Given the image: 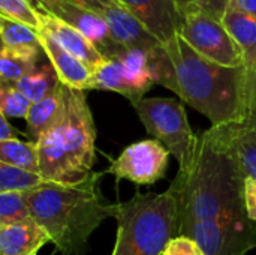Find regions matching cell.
<instances>
[{"mask_svg": "<svg viewBox=\"0 0 256 255\" xmlns=\"http://www.w3.org/2000/svg\"><path fill=\"white\" fill-rule=\"evenodd\" d=\"M39 20H40L39 32H45L46 35H50L62 48H64L69 54H72L78 60H81L84 65H87L92 69V72L106 60V57L82 33H80L72 26L40 12H39Z\"/></svg>", "mask_w": 256, "mask_h": 255, "instance_id": "obj_12", "label": "cell"}, {"mask_svg": "<svg viewBox=\"0 0 256 255\" xmlns=\"http://www.w3.org/2000/svg\"><path fill=\"white\" fill-rule=\"evenodd\" d=\"M38 57L0 47V86H14L36 68Z\"/></svg>", "mask_w": 256, "mask_h": 255, "instance_id": "obj_22", "label": "cell"}, {"mask_svg": "<svg viewBox=\"0 0 256 255\" xmlns=\"http://www.w3.org/2000/svg\"><path fill=\"white\" fill-rule=\"evenodd\" d=\"M30 219L26 192H0V227Z\"/></svg>", "mask_w": 256, "mask_h": 255, "instance_id": "obj_24", "label": "cell"}, {"mask_svg": "<svg viewBox=\"0 0 256 255\" xmlns=\"http://www.w3.org/2000/svg\"><path fill=\"white\" fill-rule=\"evenodd\" d=\"M45 243L50 239L33 219L0 227V255H36Z\"/></svg>", "mask_w": 256, "mask_h": 255, "instance_id": "obj_15", "label": "cell"}, {"mask_svg": "<svg viewBox=\"0 0 256 255\" xmlns=\"http://www.w3.org/2000/svg\"><path fill=\"white\" fill-rule=\"evenodd\" d=\"M0 47H4L8 50L28 54L38 59L42 51L38 30L6 17L0 18Z\"/></svg>", "mask_w": 256, "mask_h": 255, "instance_id": "obj_18", "label": "cell"}, {"mask_svg": "<svg viewBox=\"0 0 256 255\" xmlns=\"http://www.w3.org/2000/svg\"><path fill=\"white\" fill-rule=\"evenodd\" d=\"M246 174L228 125L201 137L195 161L178 171L170 191L177 198V236L192 239L206 255H246L256 248V222L244 206Z\"/></svg>", "mask_w": 256, "mask_h": 255, "instance_id": "obj_1", "label": "cell"}, {"mask_svg": "<svg viewBox=\"0 0 256 255\" xmlns=\"http://www.w3.org/2000/svg\"><path fill=\"white\" fill-rule=\"evenodd\" d=\"M64 113V90L60 83L57 89L42 101L33 102L27 111L26 122L32 141H38L45 132L54 128Z\"/></svg>", "mask_w": 256, "mask_h": 255, "instance_id": "obj_16", "label": "cell"}, {"mask_svg": "<svg viewBox=\"0 0 256 255\" xmlns=\"http://www.w3.org/2000/svg\"><path fill=\"white\" fill-rule=\"evenodd\" d=\"M0 15L22 23L34 30L40 29L39 12L28 0H0Z\"/></svg>", "mask_w": 256, "mask_h": 255, "instance_id": "obj_25", "label": "cell"}, {"mask_svg": "<svg viewBox=\"0 0 256 255\" xmlns=\"http://www.w3.org/2000/svg\"><path fill=\"white\" fill-rule=\"evenodd\" d=\"M60 84L56 71L52 69V66L48 63L36 66L30 74H27L26 77H22L21 80H18L14 87L21 92L32 104L42 101L44 98L50 96L57 86Z\"/></svg>", "mask_w": 256, "mask_h": 255, "instance_id": "obj_19", "label": "cell"}, {"mask_svg": "<svg viewBox=\"0 0 256 255\" xmlns=\"http://www.w3.org/2000/svg\"><path fill=\"white\" fill-rule=\"evenodd\" d=\"M0 162L39 174L36 143L20 138L0 140Z\"/></svg>", "mask_w": 256, "mask_h": 255, "instance_id": "obj_21", "label": "cell"}, {"mask_svg": "<svg viewBox=\"0 0 256 255\" xmlns=\"http://www.w3.org/2000/svg\"><path fill=\"white\" fill-rule=\"evenodd\" d=\"M222 23L231 38L236 41L237 47L240 48L244 66L252 68L256 65V20L254 17L234 9L228 8Z\"/></svg>", "mask_w": 256, "mask_h": 255, "instance_id": "obj_17", "label": "cell"}, {"mask_svg": "<svg viewBox=\"0 0 256 255\" xmlns=\"http://www.w3.org/2000/svg\"><path fill=\"white\" fill-rule=\"evenodd\" d=\"M18 131L8 122V117H4L0 113V140H6V138H16Z\"/></svg>", "mask_w": 256, "mask_h": 255, "instance_id": "obj_33", "label": "cell"}, {"mask_svg": "<svg viewBox=\"0 0 256 255\" xmlns=\"http://www.w3.org/2000/svg\"><path fill=\"white\" fill-rule=\"evenodd\" d=\"M228 8L238 9L256 20V0H231Z\"/></svg>", "mask_w": 256, "mask_h": 255, "instance_id": "obj_32", "label": "cell"}, {"mask_svg": "<svg viewBox=\"0 0 256 255\" xmlns=\"http://www.w3.org/2000/svg\"><path fill=\"white\" fill-rule=\"evenodd\" d=\"M38 38L42 51L50 60V65L57 74L58 81L70 89L76 90H88L92 80V69L84 65L81 60L69 54L64 48H62L50 35L38 30Z\"/></svg>", "mask_w": 256, "mask_h": 255, "instance_id": "obj_13", "label": "cell"}, {"mask_svg": "<svg viewBox=\"0 0 256 255\" xmlns=\"http://www.w3.org/2000/svg\"><path fill=\"white\" fill-rule=\"evenodd\" d=\"M231 0H176L180 18L192 12H204L213 18L222 20Z\"/></svg>", "mask_w": 256, "mask_h": 255, "instance_id": "obj_27", "label": "cell"}, {"mask_svg": "<svg viewBox=\"0 0 256 255\" xmlns=\"http://www.w3.org/2000/svg\"><path fill=\"white\" fill-rule=\"evenodd\" d=\"M160 255H164V254H160Z\"/></svg>", "mask_w": 256, "mask_h": 255, "instance_id": "obj_35", "label": "cell"}, {"mask_svg": "<svg viewBox=\"0 0 256 255\" xmlns=\"http://www.w3.org/2000/svg\"><path fill=\"white\" fill-rule=\"evenodd\" d=\"M88 89L120 93L135 105L144 98L146 92H148L152 86L132 77L117 59H106L93 71Z\"/></svg>", "mask_w": 256, "mask_h": 255, "instance_id": "obj_14", "label": "cell"}, {"mask_svg": "<svg viewBox=\"0 0 256 255\" xmlns=\"http://www.w3.org/2000/svg\"><path fill=\"white\" fill-rule=\"evenodd\" d=\"M110 32L111 39L124 50H142L153 51L162 45L124 6L118 2L105 8L99 14Z\"/></svg>", "mask_w": 256, "mask_h": 255, "instance_id": "obj_11", "label": "cell"}, {"mask_svg": "<svg viewBox=\"0 0 256 255\" xmlns=\"http://www.w3.org/2000/svg\"><path fill=\"white\" fill-rule=\"evenodd\" d=\"M177 35L200 56L228 68L244 66V59L225 29L222 20L204 12H192L180 18Z\"/></svg>", "mask_w": 256, "mask_h": 255, "instance_id": "obj_7", "label": "cell"}, {"mask_svg": "<svg viewBox=\"0 0 256 255\" xmlns=\"http://www.w3.org/2000/svg\"><path fill=\"white\" fill-rule=\"evenodd\" d=\"M165 50L172 65L170 90L210 119L212 126L242 123L246 113L248 68L218 65L176 35Z\"/></svg>", "mask_w": 256, "mask_h": 255, "instance_id": "obj_3", "label": "cell"}, {"mask_svg": "<svg viewBox=\"0 0 256 255\" xmlns=\"http://www.w3.org/2000/svg\"><path fill=\"white\" fill-rule=\"evenodd\" d=\"M102 173L72 185L44 182L26 192L32 219L63 255H84L88 239L108 218L114 203L100 191Z\"/></svg>", "mask_w": 256, "mask_h": 255, "instance_id": "obj_2", "label": "cell"}, {"mask_svg": "<svg viewBox=\"0 0 256 255\" xmlns=\"http://www.w3.org/2000/svg\"><path fill=\"white\" fill-rule=\"evenodd\" d=\"M68 2H72L75 5H80V6L88 9V11H93L96 14H100L105 8L111 6L117 0H68Z\"/></svg>", "mask_w": 256, "mask_h": 255, "instance_id": "obj_31", "label": "cell"}, {"mask_svg": "<svg viewBox=\"0 0 256 255\" xmlns=\"http://www.w3.org/2000/svg\"><path fill=\"white\" fill-rule=\"evenodd\" d=\"M62 120L38 141V173L45 182L72 185L93 173L96 128L86 92L63 86Z\"/></svg>", "mask_w": 256, "mask_h": 255, "instance_id": "obj_4", "label": "cell"}, {"mask_svg": "<svg viewBox=\"0 0 256 255\" xmlns=\"http://www.w3.org/2000/svg\"><path fill=\"white\" fill-rule=\"evenodd\" d=\"M228 129L238 162L246 177L256 180V131L243 122L230 123Z\"/></svg>", "mask_w": 256, "mask_h": 255, "instance_id": "obj_20", "label": "cell"}, {"mask_svg": "<svg viewBox=\"0 0 256 255\" xmlns=\"http://www.w3.org/2000/svg\"><path fill=\"white\" fill-rule=\"evenodd\" d=\"M164 255H206L202 249L189 237L177 236L165 248Z\"/></svg>", "mask_w": 256, "mask_h": 255, "instance_id": "obj_29", "label": "cell"}, {"mask_svg": "<svg viewBox=\"0 0 256 255\" xmlns=\"http://www.w3.org/2000/svg\"><path fill=\"white\" fill-rule=\"evenodd\" d=\"M32 102L14 86H0V113L4 117H24Z\"/></svg>", "mask_w": 256, "mask_h": 255, "instance_id": "obj_26", "label": "cell"}, {"mask_svg": "<svg viewBox=\"0 0 256 255\" xmlns=\"http://www.w3.org/2000/svg\"><path fill=\"white\" fill-rule=\"evenodd\" d=\"M124 6L162 45L178 30L180 14L176 0H117Z\"/></svg>", "mask_w": 256, "mask_h": 255, "instance_id": "obj_10", "label": "cell"}, {"mask_svg": "<svg viewBox=\"0 0 256 255\" xmlns=\"http://www.w3.org/2000/svg\"><path fill=\"white\" fill-rule=\"evenodd\" d=\"M117 239L111 255H160L177 237V198L164 194H135L130 200L114 203Z\"/></svg>", "mask_w": 256, "mask_h": 255, "instance_id": "obj_5", "label": "cell"}, {"mask_svg": "<svg viewBox=\"0 0 256 255\" xmlns=\"http://www.w3.org/2000/svg\"><path fill=\"white\" fill-rule=\"evenodd\" d=\"M244 206L249 219L256 222V180L252 177L244 179Z\"/></svg>", "mask_w": 256, "mask_h": 255, "instance_id": "obj_30", "label": "cell"}, {"mask_svg": "<svg viewBox=\"0 0 256 255\" xmlns=\"http://www.w3.org/2000/svg\"><path fill=\"white\" fill-rule=\"evenodd\" d=\"M170 161L168 149L158 140H142L128 146L116 158L106 173L135 185H154L165 177Z\"/></svg>", "mask_w": 256, "mask_h": 255, "instance_id": "obj_8", "label": "cell"}, {"mask_svg": "<svg viewBox=\"0 0 256 255\" xmlns=\"http://www.w3.org/2000/svg\"><path fill=\"white\" fill-rule=\"evenodd\" d=\"M248 126L256 131V65L248 68V86H246V113L244 120Z\"/></svg>", "mask_w": 256, "mask_h": 255, "instance_id": "obj_28", "label": "cell"}, {"mask_svg": "<svg viewBox=\"0 0 256 255\" xmlns=\"http://www.w3.org/2000/svg\"><path fill=\"white\" fill-rule=\"evenodd\" d=\"M44 182L36 173L0 162V192H27Z\"/></svg>", "mask_w": 256, "mask_h": 255, "instance_id": "obj_23", "label": "cell"}, {"mask_svg": "<svg viewBox=\"0 0 256 255\" xmlns=\"http://www.w3.org/2000/svg\"><path fill=\"white\" fill-rule=\"evenodd\" d=\"M0 18H2V15H0Z\"/></svg>", "mask_w": 256, "mask_h": 255, "instance_id": "obj_34", "label": "cell"}, {"mask_svg": "<svg viewBox=\"0 0 256 255\" xmlns=\"http://www.w3.org/2000/svg\"><path fill=\"white\" fill-rule=\"evenodd\" d=\"M30 5L40 14L62 20L82 33L106 59H112L122 50L110 36L104 18L80 5L68 0H28Z\"/></svg>", "mask_w": 256, "mask_h": 255, "instance_id": "obj_9", "label": "cell"}, {"mask_svg": "<svg viewBox=\"0 0 256 255\" xmlns=\"http://www.w3.org/2000/svg\"><path fill=\"white\" fill-rule=\"evenodd\" d=\"M134 108L146 129L177 159L178 171H188L195 161L200 137L194 134L183 105L171 98H142Z\"/></svg>", "mask_w": 256, "mask_h": 255, "instance_id": "obj_6", "label": "cell"}]
</instances>
